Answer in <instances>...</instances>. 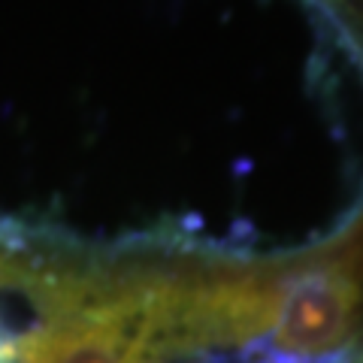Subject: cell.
Segmentation results:
<instances>
[{
  "label": "cell",
  "mask_w": 363,
  "mask_h": 363,
  "mask_svg": "<svg viewBox=\"0 0 363 363\" xmlns=\"http://www.w3.org/2000/svg\"><path fill=\"white\" fill-rule=\"evenodd\" d=\"M363 309V227L315 260L281 272L276 318L267 333L272 354L315 363L342 354Z\"/></svg>",
  "instance_id": "cell-1"
}]
</instances>
